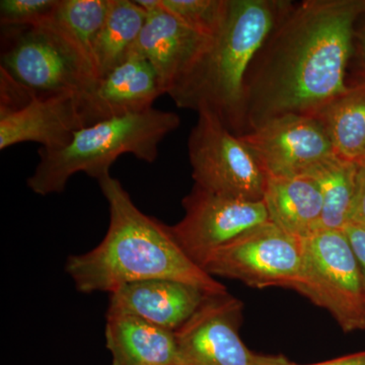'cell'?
I'll return each mask as SVG.
<instances>
[{
	"label": "cell",
	"instance_id": "6da1fadb",
	"mask_svg": "<svg viewBox=\"0 0 365 365\" xmlns=\"http://www.w3.org/2000/svg\"><path fill=\"white\" fill-rule=\"evenodd\" d=\"M364 14L365 0L292 2L247 74L244 134L283 115L316 116L344 93L355 24Z\"/></svg>",
	"mask_w": 365,
	"mask_h": 365
},
{
	"label": "cell",
	"instance_id": "7a4b0ae2",
	"mask_svg": "<svg viewBox=\"0 0 365 365\" xmlns=\"http://www.w3.org/2000/svg\"><path fill=\"white\" fill-rule=\"evenodd\" d=\"M98 182L109 207V227L95 248L67 258L66 272L78 292L112 294L153 279L188 283L208 294L227 292L187 256L170 225L139 210L119 180L109 174Z\"/></svg>",
	"mask_w": 365,
	"mask_h": 365
},
{
	"label": "cell",
	"instance_id": "3957f363",
	"mask_svg": "<svg viewBox=\"0 0 365 365\" xmlns=\"http://www.w3.org/2000/svg\"><path fill=\"white\" fill-rule=\"evenodd\" d=\"M290 1L228 0L222 29L168 95L182 109L215 115L232 133H245V83L257 53Z\"/></svg>",
	"mask_w": 365,
	"mask_h": 365
},
{
	"label": "cell",
	"instance_id": "277c9868",
	"mask_svg": "<svg viewBox=\"0 0 365 365\" xmlns=\"http://www.w3.org/2000/svg\"><path fill=\"white\" fill-rule=\"evenodd\" d=\"M176 113L151 109L103 120L74 132L71 143L56 150H39L40 162L28 187L40 196L62 193L78 173L98 180L110 174L113 163L130 153L153 163L158 145L180 126Z\"/></svg>",
	"mask_w": 365,
	"mask_h": 365
},
{
	"label": "cell",
	"instance_id": "5b68a950",
	"mask_svg": "<svg viewBox=\"0 0 365 365\" xmlns=\"http://www.w3.org/2000/svg\"><path fill=\"white\" fill-rule=\"evenodd\" d=\"M0 69L37 97L83 95L98 79L93 62L47 25L4 28Z\"/></svg>",
	"mask_w": 365,
	"mask_h": 365
},
{
	"label": "cell",
	"instance_id": "8992f818",
	"mask_svg": "<svg viewBox=\"0 0 365 365\" xmlns=\"http://www.w3.org/2000/svg\"><path fill=\"white\" fill-rule=\"evenodd\" d=\"M302 244L304 259L294 292L326 309L343 332L365 331L364 276L344 230H319Z\"/></svg>",
	"mask_w": 365,
	"mask_h": 365
},
{
	"label": "cell",
	"instance_id": "52a82bcc",
	"mask_svg": "<svg viewBox=\"0 0 365 365\" xmlns=\"http://www.w3.org/2000/svg\"><path fill=\"white\" fill-rule=\"evenodd\" d=\"M188 153L195 186L239 200L263 201L267 175L242 137L215 115L198 113Z\"/></svg>",
	"mask_w": 365,
	"mask_h": 365
},
{
	"label": "cell",
	"instance_id": "ba28073f",
	"mask_svg": "<svg viewBox=\"0 0 365 365\" xmlns=\"http://www.w3.org/2000/svg\"><path fill=\"white\" fill-rule=\"evenodd\" d=\"M302 259V239L269 222L217 250L203 269L215 278L237 280L257 289L294 290L299 279Z\"/></svg>",
	"mask_w": 365,
	"mask_h": 365
},
{
	"label": "cell",
	"instance_id": "9c48e42d",
	"mask_svg": "<svg viewBox=\"0 0 365 365\" xmlns=\"http://www.w3.org/2000/svg\"><path fill=\"white\" fill-rule=\"evenodd\" d=\"M182 204L184 217L170 225V230L182 251L201 268L217 250L269 222L263 201L249 202L230 198L195 185Z\"/></svg>",
	"mask_w": 365,
	"mask_h": 365
},
{
	"label": "cell",
	"instance_id": "30bf717a",
	"mask_svg": "<svg viewBox=\"0 0 365 365\" xmlns=\"http://www.w3.org/2000/svg\"><path fill=\"white\" fill-rule=\"evenodd\" d=\"M244 304L228 292L207 295L175 332L180 365H253L241 337Z\"/></svg>",
	"mask_w": 365,
	"mask_h": 365
},
{
	"label": "cell",
	"instance_id": "8fae6325",
	"mask_svg": "<svg viewBox=\"0 0 365 365\" xmlns=\"http://www.w3.org/2000/svg\"><path fill=\"white\" fill-rule=\"evenodd\" d=\"M267 177L304 176L335 157L325 127L316 116L287 114L240 135Z\"/></svg>",
	"mask_w": 365,
	"mask_h": 365
},
{
	"label": "cell",
	"instance_id": "7c38bea8",
	"mask_svg": "<svg viewBox=\"0 0 365 365\" xmlns=\"http://www.w3.org/2000/svg\"><path fill=\"white\" fill-rule=\"evenodd\" d=\"M167 95L157 71L143 55L132 51L116 68L98 79L88 93L81 95L85 127L132 113L151 109Z\"/></svg>",
	"mask_w": 365,
	"mask_h": 365
},
{
	"label": "cell",
	"instance_id": "4fadbf2b",
	"mask_svg": "<svg viewBox=\"0 0 365 365\" xmlns=\"http://www.w3.org/2000/svg\"><path fill=\"white\" fill-rule=\"evenodd\" d=\"M83 127L81 95L35 96L18 109L0 111V150L24 143H40L47 150H59Z\"/></svg>",
	"mask_w": 365,
	"mask_h": 365
},
{
	"label": "cell",
	"instance_id": "5bb4252c",
	"mask_svg": "<svg viewBox=\"0 0 365 365\" xmlns=\"http://www.w3.org/2000/svg\"><path fill=\"white\" fill-rule=\"evenodd\" d=\"M209 294H213L176 280L140 281L110 294L107 314H130L176 332Z\"/></svg>",
	"mask_w": 365,
	"mask_h": 365
},
{
	"label": "cell",
	"instance_id": "9a60e30c",
	"mask_svg": "<svg viewBox=\"0 0 365 365\" xmlns=\"http://www.w3.org/2000/svg\"><path fill=\"white\" fill-rule=\"evenodd\" d=\"M210 39L188 28L160 6L148 14L132 51L139 53L150 62L168 95Z\"/></svg>",
	"mask_w": 365,
	"mask_h": 365
},
{
	"label": "cell",
	"instance_id": "2e32d148",
	"mask_svg": "<svg viewBox=\"0 0 365 365\" xmlns=\"http://www.w3.org/2000/svg\"><path fill=\"white\" fill-rule=\"evenodd\" d=\"M105 337L113 365H180L175 332L137 317L107 314Z\"/></svg>",
	"mask_w": 365,
	"mask_h": 365
},
{
	"label": "cell",
	"instance_id": "e0dca14e",
	"mask_svg": "<svg viewBox=\"0 0 365 365\" xmlns=\"http://www.w3.org/2000/svg\"><path fill=\"white\" fill-rule=\"evenodd\" d=\"M263 203L269 222L283 232L306 239L319 230L323 197L309 177H267Z\"/></svg>",
	"mask_w": 365,
	"mask_h": 365
},
{
	"label": "cell",
	"instance_id": "ac0fdd59",
	"mask_svg": "<svg viewBox=\"0 0 365 365\" xmlns=\"http://www.w3.org/2000/svg\"><path fill=\"white\" fill-rule=\"evenodd\" d=\"M148 14L133 0H111L93 49L98 79L124 62L135 46Z\"/></svg>",
	"mask_w": 365,
	"mask_h": 365
},
{
	"label": "cell",
	"instance_id": "d6986e66",
	"mask_svg": "<svg viewBox=\"0 0 365 365\" xmlns=\"http://www.w3.org/2000/svg\"><path fill=\"white\" fill-rule=\"evenodd\" d=\"M316 117L338 157L356 163L365 158V83L349 86Z\"/></svg>",
	"mask_w": 365,
	"mask_h": 365
},
{
	"label": "cell",
	"instance_id": "ffe728a7",
	"mask_svg": "<svg viewBox=\"0 0 365 365\" xmlns=\"http://www.w3.org/2000/svg\"><path fill=\"white\" fill-rule=\"evenodd\" d=\"M359 170V163L335 155L304 175L318 184L323 197L319 230H343L347 227L356 194Z\"/></svg>",
	"mask_w": 365,
	"mask_h": 365
},
{
	"label": "cell",
	"instance_id": "44dd1931",
	"mask_svg": "<svg viewBox=\"0 0 365 365\" xmlns=\"http://www.w3.org/2000/svg\"><path fill=\"white\" fill-rule=\"evenodd\" d=\"M110 1L58 0L51 18L43 25L50 26L63 35L93 64V45L107 19Z\"/></svg>",
	"mask_w": 365,
	"mask_h": 365
},
{
	"label": "cell",
	"instance_id": "7402d4cb",
	"mask_svg": "<svg viewBox=\"0 0 365 365\" xmlns=\"http://www.w3.org/2000/svg\"><path fill=\"white\" fill-rule=\"evenodd\" d=\"M160 6L188 28L212 38L222 29L228 0H160Z\"/></svg>",
	"mask_w": 365,
	"mask_h": 365
},
{
	"label": "cell",
	"instance_id": "603a6c76",
	"mask_svg": "<svg viewBox=\"0 0 365 365\" xmlns=\"http://www.w3.org/2000/svg\"><path fill=\"white\" fill-rule=\"evenodd\" d=\"M57 4L58 0H1L2 28L43 25L51 18Z\"/></svg>",
	"mask_w": 365,
	"mask_h": 365
},
{
	"label": "cell",
	"instance_id": "cb8c5ba5",
	"mask_svg": "<svg viewBox=\"0 0 365 365\" xmlns=\"http://www.w3.org/2000/svg\"><path fill=\"white\" fill-rule=\"evenodd\" d=\"M253 365H365V350L312 364H295L281 354L267 355L255 353Z\"/></svg>",
	"mask_w": 365,
	"mask_h": 365
},
{
	"label": "cell",
	"instance_id": "d4e9b609",
	"mask_svg": "<svg viewBox=\"0 0 365 365\" xmlns=\"http://www.w3.org/2000/svg\"><path fill=\"white\" fill-rule=\"evenodd\" d=\"M348 225H356L365 230V165H359L356 194Z\"/></svg>",
	"mask_w": 365,
	"mask_h": 365
},
{
	"label": "cell",
	"instance_id": "484cf974",
	"mask_svg": "<svg viewBox=\"0 0 365 365\" xmlns=\"http://www.w3.org/2000/svg\"><path fill=\"white\" fill-rule=\"evenodd\" d=\"M343 230L351 242L352 248L359 259L362 276H364L365 289V230L356 225H348Z\"/></svg>",
	"mask_w": 365,
	"mask_h": 365
},
{
	"label": "cell",
	"instance_id": "4316f807",
	"mask_svg": "<svg viewBox=\"0 0 365 365\" xmlns=\"http://www.w3.org/2000/svg\"><path fill=\"white\" fill-rule=\"evenodd\" d=\"M359 51L360 55H361L362 62H364L365 66V28L359 37Z\"/></svg>",
	"mask_w": 365,
	"mask_h": 365
},
{
	"label": "cell",
	"instance_id": "83f0119b",
	"mask_svg": "<svg viewBox=\"0 0 365 365\" xmlns=\"http://www.w3.org/2000/svg\"><path fill=\"white\" fill-rule=\"evenodd\" d=\"M359 163V165H365V158H364V160H362L361 162H360Z\"/></svg>",
	"mask_w": 365,
	"mask_h": 365
}]
</instances>
